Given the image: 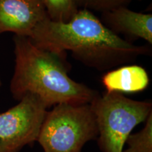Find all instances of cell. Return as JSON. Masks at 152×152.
I'll list each match as a JSON object with an SVG mask.
<instances>
[{
  "label": "cell",
  "mask_w": 152,
  "mask_h": 152,
  "mask_svg": "<svg viewBox=\"0 0 152 152\" xmlns=\"http://www.w3.org/2000/svg\"><path fill=\"white\" fill-rule=\"evenodd\" d=\"M36 45L56 54L69 51L76 59L100 71L132 62L149 54L147 46H139L107 28L92 11L80 9L68 22L47 18L29 37Z\"/></svg>",
  "instance_id": "obj_1"
},
{
  "label": "cell",
  "mask_w": 152,
  "mask_h": 152,
  "mask_svg": "<svg viewBox=\"0 0 152 152\" xmlns=\"http://www.w3.org/2000/svg\"><path fill=\"white\" fill-rule=\"evenodd\" d=\"M14 42L15 67L10 90L16 99L35 94L50 108L90 104L99 94L68 75L64 55L38 47L25 36L15 35Z\"/></svg>",
  "instance_id": "obj_2"
},
{
  "label": "cell",
  "mask_w": 152,
  "mask_h": 152,
  "mask_svg": "<svg viewBox=\"0 0 152 152\" xmlns=\"http://www.w3.org/2000/svg\"><path fill=\"white\" fill-rule=\"evenodd\" d=\"M102 152H123L133 129L152 113L151 101H137L118 92L99 94L90 103Z\"/></svg>",
  "instance_id": "obj_3"
},
{
  "label": "cell",
  "mask_w": 152,
  "mask_h": 152,
  "mask_svg": "<svg viewBox=\"0 0 152 152\" xmlns=\"http://www.w3.org/2000/svg\"><path fill=\"white\" fill-rule=\"evenodd\" d=\"M96 137L97 125L90 104H61L47 111L37 142L45 152H81Z\"/></svg>",
  "instance_id": "obj_4"
},
{
  "label": "cell",
  "mask_w": 152,
  "mask_h": 152,
  "mask_svg": "<svg viewBox=\"0 0 152 152\" xmlns=\"http://www.w3.org/2000/svg\"><path fill=\"white\" fill-rule=\"evenodd\" d=\"M47 109L40 98L28 94L0 113V152H20L37 141Z\"/></svg>",
  "instance_id": "obj_5"
},
{
  "label": "cell",
  "mask_w": 152,
  "mask_h": 152,
  "mask_svg": "<svg viewBox=\"0 0 152 152\" xmlns=\"http://www.w3.org/2000/svg\"><path fill=\"white\" fill-rule=\"evenodd\" d=\"M47 18L42 0H0V35L13 33L30 37Z\"/></svg>",
  "instance_id": "obj_6"
},
{
  "label": "cell",
  "mask_w": 152,
  "mask_h": 152,
  "mask_svg": "<svg viewBox=\"0 0 152 152\" xmlns=\"http://www.w3.org/2000/svg\"><path fill=\"white\" fill-rule=\"evenodd\" d=\"M102 22L117 35L121 33L131 39H142L152 44L151 14L136 12L127 7H121L102 13Z\"/></svg>",
  "instance_id": "obj_7"
},
{
  "label": "cell",
  "mask_w": 152,
  "mask_h": 152,
  "mask_svg": "<svg viewBox=\"0 0 152 152\" xmlns=\"http://www.w3.org/2000/svg\"><path fill=\"white\" fill-rule=\"evenodd\" d=\"M102 82L106 92L123 94L144 91L149 86L150 79L143 67L128 65L107 72L102 77Z\"/></svg>",
  "instance_id": "obj_8"
},
{
  "label": "cell",
  "mask_w": 152,
  "mask_h": 152,
  "mask_svg": "<svg viewBox=\"0 0 152 152\" xmlns=\"http://www.w3.org/2000/svg\"><path fill=\"white\" fill-rule=\"evenodd\" d=\"M49 20L54 22H68L80 8L77 0H42Z\"/></svg>",
  "instance_id": "obj_9"
},
{
  "label": "cell",
  "mask_w": 152,
  "mask_h": 152,
  "mask_svg": "<svg viewBox=\"0 0 152 152\" xmlns=\"http://www.w3.org/2000/svg\"><path fill=\"white\" fill-rule=\"evenodd\" d=\"M125 144L128 148L123 152H152V113L145 121V125L140 132L131 134Z\"/></svg>",
  "instance_id": "obj_10"
},
{
  "label": "cell",
  "mask_w": 152,
  "mask_h": 152,
  "mask_svg": "<svg viewBox=\"0 0 152 152\" xmlns=\"http://www.w3.org/2000/svg\"><path fill=\"white\" fill-rule=\"evenodd\" d=\"M131 0H77L79 8L104 13L121 7H127Z\"/></svg>",
  "instance_id": "obj_11"
},
{
  "label": "cell",
  "mask_w": 152,
  "mask_h": 152,
  "mask_svg": "<svg viewBox=\"0 0 152 152\" xmlns=\"http://www.w3.org/2000/svg\"><path fill=\"white\" fill-rule=\"evenodd\" d=\"M1 80H0V89H1Z\"/></svg>",
  "instance_id": "obj_12"
}]
</instances>
